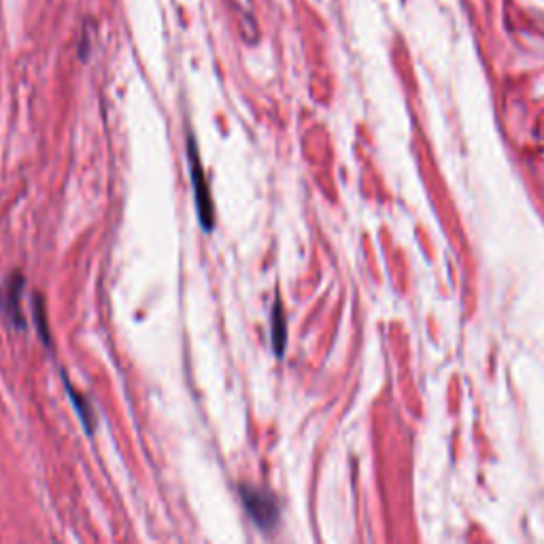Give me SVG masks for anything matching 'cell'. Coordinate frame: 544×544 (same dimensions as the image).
<instances>
[{
	"label": "cell",
	"mask_w": 544,
	"mask_h": 544,
	"mask_svg": "<svg viewBox=\"0 0 544 544\" xmlns=\"http://www.w3.org/2000/svg\"><path fill=\"white\" fill-rule=\"evenodd\" d=\"M241 502L245 506V513L249 519L262 529V531H275L279 525V502L270 491L243 483L239 487Z\"/></svg>",
	"instance_id": "obj_1"
},
{
	"label": "cell",
	"mask_w": 544,
	"mask_h": 544,
	"mask_svg": "<svg viewBox=\"0 0 544 544\" xmlns=\"http://www.w3.org/2000/svg\"><path fill=\"white\" fill-rule=\"evenodd\" d=\"M188 162H190V174H192V186H194V198H196V211L202 230L211 232L215 228V211H213V198L206 188V176L202 170V162L198 156V145L194 136L188 139Z\"/></svg>",
	"instance_id": "obj_2"
},
{
	"label": "cell",
	"mask_w": 544,
	"mask_h": 544,
	"mask_svg": "<svg viewBox=\"0 0 544 544\" xmlns=\"http://www.w3.org/2000/svg\"><path fill=\"white\" fill-rule=\"evenodd\" d=\"M24 275L15 270L13 275L7 277V281L0 287V310H3L5 319L15 330H26V317L22 310V296H24Z\"/></svg>",
	"instance_id": "obj_3"
},
{
	"label": "cell",
	"mask_w": 544,
	"mask_h": 544,
	"mask_svg": "<svg viewBox=\"0 0 544 544\" xmlns=\"http://www.w3.org/2000/svg\"><path fill=\"white\" fill-rule=\"evenodd\" d=\"M270 328H272V349H275V353L279 357H283L285 340H287V322H285V310H283V304H281L279 296L275 300V308H272Z\"/></svg>",
	"instance_id": "obj_4"
},
{
	"label": "cell",
	"mask_w": 544,
	"mask_h": 544,
	"mask_svg": "<svg viewBox=\"0 0 544 544\" xmlns=\"http://www.w3.org/2000/svg\"><path fill=\"white\" fill-rule=\"evenodd\" d=\"M64 385H66V391H68V395H70V400H73V404H75V411H77V415H79V419H81L85 432H87V434H92L96 421H94V413L89 411V404L83 400L81 393H77V389H73V385L68 383L66 377H64Z\"/></svg>",
	"instance_id": "obj_5"
},
{
	"label": "cell",
	"mask_w": 544,
	"mask_h": 544,
	"mask_svg": "<svg viewBox=\"0 0 544 544\" xmlns=\"http://www.w3.org/2000/svg\"><path fill=\"white\" fill-rule=\"evenodd\" d=\"M34 322H36V328H38V334L43 338L45 345H50V330H47V317H45V302H40V296L34 294Z\"/></svg>",
	"instance_id": "obj_6"
}]
</instances>
